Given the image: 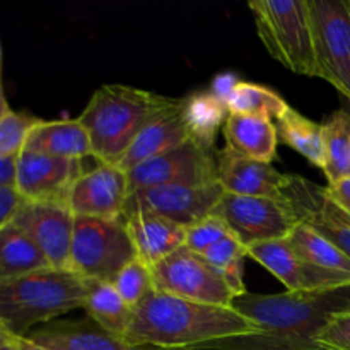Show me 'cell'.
Instances as JSON below:
<instances>
[{"label":"cell","instance_id":"6da1fadb","mask_svg":"<svg viewBox=\"0 0 350 350\" xmlns=\"http://www.w3.org/2000/svg\"><path fill=\"white\" fill-rule=\"evenodd\" d=\"M258 334L212 342L202 349L222 350H318L317 337L337 311L350 308V289L337 293L250 294L232 301Z\"/></svg>","mask_w":350,"mask_h":350},{"label":"cell","instance_id":"7a4b0ae2","mask_svg":"<svg viewBox=\"0 0 350 350\" xmlns=\"http://www.w3.org/2000/svg\"><path fill=\"white\" fill-rule=\"evenodd\" d=\"M234 308L211 306L154 289L133 310L125 340L156 349H202L212 342L256 335Z\"/></svg>","mask_w":350,"mask_h":350},{"label":"cell","instance_id":"3957f363","mask_svg":"<svg viewBox=\"0 0 350 350\" xmlns=\"http://www.w3.org/2000/svg\"><path fill=\"white\" fill-rule=\"evenodd\" d=\"M180 99L132 85L103 84L77 118L91 140L92 157L118 166L139 133Z\"/></svg>","mask_w":350,"mask_h":350},{"label":"cell","instance_id":"277c9868","mask_svg":"<svg viewBox=\"0 0 350 350\" xmlns=\"http://www.w3.org/2000/svg\"><path fill=\"white\" fill-rule=\"evenodd\" d=\"M88 280L68 269H46L0 280V321L14 337L84 308Z\"/></svg>","mask_w":350,"mask_h":350},{"label":"cell","instance_id":"5b68a950","mask_svg":"<svg viewBox=\"0 0 350 350\" xmlns=\"http://www.w3.org/2000/svg\"><path fill=\"white\" fill-rule=\"evenodd\" d=\"M248 7L270 57L294 74L317 77L308 0H255Z\"/></svg>","mask_w":350,"mask_h":350},{"label":"cell","instance_id":"8992f818","mask_svg":"<svg viewBox=\"0 0 350 350\" xmlns=\"http://www.w3.org/2000/svg\"><path fill=\"white\" fill-rule=\"evenodd\" d=\"M133 258L135 250L123 219L75 217L68 270L85 280L113 282Z\"/></svg>","mask_w":350,"mask_h":350},{"label":"cell","instance_id":"52a82bcc","mask_svg":"<svg viewBox=\"0 0 350 350\" xmlns=\"http://www.w3.org/2000/svg\"><path fill=\"white\" fill-rule=\"evenodd\" d=\"M317 77L350 103V0H308Z\"/></svg>","mask_w":350,"mask_h":350},{"label":"cell","instance_id":"ba28073f","mask_svg":"<svg viewBox=\"0 0 350 350\" xmlns=\"http://www.w3.org/2000/svg\"><path fill=\"white\" fill-rule=\"evenodd\" d=\"M214 214L246 248L256 243L287 239L297 226L284 198L246 197L226 191Z\"/></svg>","mask_w":350,"mask_h":350},{"label":"cell","instance_id":"9c48e42d","mask_svg":"<svg viewBox=\"0 0 350 350\" xmlns=\"http://www.w3.org/2000/svg\"><path fill=\"white\" fill-rule=\"evenodd\" d=\"M150 272L156 291L195 303L232 308L234 296L221 273L187 246L154 265Z\"/></svg>","mask_w":350,"mask_h":350},{"label":"cell","instance_id":"30bf717a","mask_svg":"<svg viewBox=\"0 0 350 350\" xmlns=\"http://www.w3.org/2000/svg\"><path fill=\"white\" fill-rule=\"evenodd\" d=\"M215 149L187 142L126 171L129 195L163 185H207L217 181Z\"/></svg>","mask_w":350,"mask_h":350},{"label":"cell","instance_id":"8fae6325","mask_svg":"<svg viewBox=\"0 0 350 350\" xmlns=\"http://www.w3.org/2000/svg\"><path fill=\"white\" fill-rule=\"evenodd\" d=\"M224 193L219 181L207 185H163L147 188L129 195L123 217L132 212L146 211L187 229L214 214Z\"/></svg>","mask_w":350,"mask_h":350},{"label":"cell","instance_id":"7c38bea8","mask_svg":"<svg viewBox=\"0 0 350 350\" xmlns=\"http://www.w3.org/2000/svg\"><path fill=\"white\" fill-rule=\"evenodd\" d=\"M282 198L297 222L310 226L350 258V217L328 197L325 187L287 174Z\"/></svg>","mask_w":350,"mask_h":350},{"label":"cell","instance_id":"4fadbf2b","mask_svg":"<svg viewBox=\"0 0 350 350\" xmlns=\"http://www.w3.org/2000/svg\"><path fill=\"white\" fill-rule=\"evenodd\" d=\"M129 198L126 173L113 164L98 163L84 171L67 193V207L75 217H92L116 221L123 219Z\"/></svg>","mask_w":350,"mask_h":350},{"label":"cell","instance_id":"5bb4252c","mask_svg":"<svg viewBox=\"0 0 350 350\" xmlns=\"http://www.w3.org/2000/svg\"><path fill=\"white\" fill-rule=\"evenodd\" d=\"M53 269H68L75 215L65 202H23L14 217Z\"/></svg>","mask_w":350,"mask_h":350},{"label":"cell","instance_id":"9a60e30c","mask_svg":"<svg viewBox=\"0 0 350 350\" xmlns=\"http://www.w3.org/2000/svg\"><path fill=\"white\" fill-rule=\"evenodd\" d=\"M84 173L82 161L24 149L16 161V191L24 202H65L74 181Z\"/></svg>","mask_w":350,"mask_h":350},{"label":"cell","instance_id":"2e32d148","mask_svg":"<svg viewBox=\"0 0 350 350\" xmlns=\"http://www.w3.org/2000/svg\"><path fill=\"white\" fill-rule=\"evenodd\" d=\"M27 340L48 350H159L150 345H135L109 334L85 318L75 321H50L29 332Z\"/></svg>","mask_w":350,"mask_h":350},{"label":"cell","instance_id":"e0dca14e","mask_svg":"<svg viewBox=\"0 0 350 350\" xmlns=\"http://www.w3.org/2000/svg\"><path fill=\"white\" fill-rule=\"evenodd\" d=\"M217 181L224 191L246 197L282 198L287 174L277 171L272 164L248 159L229 149L215 152Z\"/></svg>","mask_w":350,"mask_h":350},{"label":"cell","instance_id":"ac0fdd59","mask_svg":"<svg viewBox=\"0 0 350 350\" xmlns=\"http://www.w3.org/2000/svg\"><path fill=\"white\" fill-rule=\"evenodd\" d=\"M123 221L135 250V258L149 269L185 246L187 229L152 212H132Z\"/></svg>","mask_w":350,"mask_h":350},{"label":"cell","instance_id":"d6986e66","mask_svg":"<svg viewBox=\"0 0 350 350\" xmlns=\"http://www.w3.org/2000/svg\"><path fill=\"white\" fill-rule=\"evenodd\" d=\"M183 103L185 98H181L176 106L157 116L152 123H149L139 133V137L133 140L132 146L129 147L125 156L118 163L120 170L126 173L139 164L146 163V161L152 159V157L159 156V154L166 152V150L173 149V147L180 146L190 139L183 116Z\"/></svg>","mask_w":350,"mask_h":350},{"label":"cell","instance_id":"ffe728a7","mask_svg":"<svg viewBox=\"0 0 350 350\" xmlns=\"http://www.w3.org/2000/svg\"><path fill=\"white\" fill-rule=\"evenodd\" d=\"M222 133L226 149L260 163L272 164L275 161L279 137L272 120L229 113Z\"/></svg>","mask_w":350,"mask_h":350},{"label":"cell","instance_id":"44dd1931","mask_svg":"<svg viewBox=\"0 0 350 350\" xmlns=\"http://www.w3.org/2000/svg\"><path fill=\"white\" fill-rule=\"evenodd\" d=\"M24 149L74 161L92 157L91 140L79 120H41L31 130Z\"/></svg>","mask_w":350,"mask_h":350},{"label":"cell","instance_id":"7402d4cb","mask_svg":"<svg viewBox=\"0 0 350 350\" xmlns=\"http://www.w3.org/2000/svg\"><path fill=\"white\" fill-rule=\"evenodd\" d=\"M50 267L36 243L14 222L0 229V280Z\"/></svg>","mask_w":350,"mask_h":350},{"label":"cell","instance_id":"603a6c76","mask_svg":"<svg viewBox=\"0 0 350 350\" xmlns=\"http://www.w3.org/2000/svg\"><path fill=\"white\" fill-rule=\"evenodd\" d=\"M84 311L94 323L116 337H125L132 321L133 310L122 299L111 282L88 280Z\"/></svg>","mask_w":350,"mask_h":350},{"label":"cell","instance_id":"cb8c5ba5","mask_svg":"<svg viewBox=\"0 0 350 350\" xmlns=\"http://www.w3.org/2000/svg\"><path fill=\"white\" fill-rule=\"evenodd\" d=\"M229 111L211 91L193 92L187 96L183 103V116L188 135L193 142L215 149V139L221 126H224Z\"/></svg>","mask_w":350,"mask_h":350},{"label":"cell","instance_id":"d4e9b609","mask_svg":"<svg viewBox=\"0 0 350 350\" xmlns=\"http://www.w3.org/2000/svg\"><path fill=\"white\" fill-rule=\"evenodd\" d=\"M275 129L279 142L286 144L291 149L306 157L313 166L325 167V142H323V125L306 118L289 108L280 118L275 120Z\"/></svg>","mask_w":350,"mask_h":350},{"label":"cell","instance_id":"484cf974","mask_svg":"<svg viewBox=\"0 0 350 350\" xmlns=\"http://www.w3.org/2000/svg\"><path fill=\"white\" fill-rule=\"evenodd\" d=\"M248 256L265 267L275 279H279L289 293H303V260L297 256L289 239L256 243L250 246Z\"/></svg>","mask_w":350,"mask_h":350},{"label":"cell","instance_id":"4316f807","mask_svg":"<svg viewBox=\"0 0 350 350\" xmlns=\"http://www.w3.org/2000/svg\"><path fill=\"white\" fill-rule=\"evenodd\" d=\"M325 167L328 183L350 176V113L345 109L332 113L323 123Z\"/></svg>","mask_w":350,"mask_h":350},{"label":"cell","instance_id":"83f0119b","mask_svg":"<svg viewBox=\"0 0 350 350\" xmlns=\"http://www.w3.org/2000/svg\"><path fill=\"white\" fill-rule=\"evenodd\" d=\"M291 246L304 263L327 270L350 273V258L321 234L306 224L297 222L289 238Z\"/></svg>","mask_w":350,"mask_h":350},{"label":"cell","instance_id":"f1b7e54d","mask_svg":"<svg viewBox=\"0 0 350 350\" xmlns=\"http://www.w3.org/2000/svg\"><path fill=\"white\" fill-rule=\"evenodd\" d=\"M289 108L291 106L284 101L279 92L272 91L265 85L245 81L236 85L234 92L228 103L229 113L260 116V118L267 120L280 118Z\"/></svg>","mask_w":350,"mask_h":350},{"label":"cell","instance_id":"f546056e","mask_svg":"<svg viewBox=\"0 0 350 350\" xmlns=\"http://www.w3.org/2000/svg\"><path fill=\"white\" fill-rule=\"evenodd\" d=\"M113 287L122 296V299L135 310L156 287H154L152 272L146 263L133 258L129 265L123 267L113 279Z\"/></svg>","mask_w":350,"mask_h":350},{"label":"cell","instance_id":"4dcf8cb0","mask_svg":"<svg viewBox=\"0 0 350 350\" xmlns=\"http://www.w3.org/2000/svg\"><path fill=\"white\" fill-rule=\"evenodd\" d=\"M40 122V118L29 115V113L10 111L0 122V156H19L24 150V147H26V140L29 137L31 130Z\"/></svg>","mask_w":350,"mask_h":350},{"label":"cell","instance_id":"1f68e13d","mask_svg":"<svg viewBox=\"0 0 350 350\" xmlns=\"http://www.w3.org/2000/svg\"><path fill=\"white\" fill-rule=\"evenodd\" d=\"M229 234H231V231L224 224V221L219 219L215 214H211L205 219H202V221H198L197 224L187 228L185 246L190 252L202 255L205 250L211 248L212 245H215V243H219Z\"/></svg>","mask_w":350,"mask_h":350},{"label":"cell","instance_id":"d6a6232c","mask_svg":"<svg viewBox=\"0 0 350 350\" xmlns=\"http://www.w3.org/2000/svg\"><path fill=\"white\" fill-rule=\"evenodd\" d=\"M318 350H350V308L328 318L317 337Z\"/></svg>","mask_w":350,"mask_h":350},{"label":"cell","instance_id":"836d02e7","mask_svg":"<svg viewBox=\"0 0 350 350\" xmlns=\"http://www.w3.org/2000/svg\"><path fill=\"white\" fill-rule=\"evenodd\" d=\"M246 256H248V248L232 234L226 236L224 239H221V241L212 245L211 248L202 253V258L208 265L214 267L219 273L228 269V267H231L234 262H238V260L246 258Z\"/></svg>","mask_w":350,"mask_h":350},{"label":"cell","instance_id":"e575fe53","mask_svg":"<svg viewBox=\"0 0 350 350\" xmlns=\"http://www.w3.org/2000/svg\"><path fill=\"white\" fill-rule=\"evenodd\" d=\"M23 202L16 188H0V229L14 221Z\"/></svg>","mask_w":350,"mask_h":350},{"label":"cell","instance_id":"d590c367","mask_svg":"<svg viewBox=\"0 0 350 350\" xmlns=\"http://www.w3.org/2000/svg\"><path fill=\"white\" fill-rule=\"evenodd\" d=\"M239 82L241 81H239L234 74H231V72H224V74L215 75L208 91H211L212 96H215L222 105L228 106L229 99H231L232 92H234L236 85H238Z\"/></svg>","mask_w":350,"mask_h":350},{"label":"cell","instance_id":"8d00e7d4","mask_svg":"<svg viewBox=\"0 0 350 350\" xmlns=\"http://www.w3.org/2000/svg\"><path fill=\"white\" fill-rule=\"evenodd\" d=\"M325 190L328 197L350 217V176L342 178L335 183H328Z\"/></svg>","mask_w":350,"mask_h":350},{"label":"cell","instance_id":"74e56055","mask_svg":"<svg viewBox=\"0 0 350 350\" xmlns=\"http://www.w3.org/2000/svg\"><path fill=\"white\" fill-rule=\"evenodd\" d=\"M16 338L17 337H14V335L10 334L9 330H7L5 325H3L2 321H0V349L5 347V345H9V344H12V342L16 340Z\"/></svg>","mask_w":350,"mask_h":350},{"label":"cell","instance_id":"f35d334b","mask_svg":"<svg viewBox=\"0 0 350 350\" xmlns=\"http://www.w3.org/2000/svg\"><path fill=\"white\" fill-rule=\"evenodd\" d=\"M10 111H12V109H10L9 105H7V99H5V94H3V88H2V79H0V122H2Z\"/></svg>","mask_w":350,"mask_h":350},{"label":"cell","instance_id":"ab89813d","mask_svg":"<svg viewBox=\"0 0 350 350\" xmlns=\"http://www.w3.org/2000/svg\"><path fill=\"white\" fill-rule=\"evenodd\" d=\"M17 342H19V347H21V350H48V349H43V347H40V345L33 344V342H31V340H27L26 337H21V338H17Z\"/></svg>","mask_w":350,"mask_h":350},{"label":"cell","instance_id":"60d3db41","mask_svg":"<svg viewBox=\"0 0 350 350\" xmlns=\"http://www.w3.org/2000/svg\"><path fill=\"white\" fill-rule=\"evenodd\" d=\"M0 350H21V347H19V342H17V338H16V340H14L12 344L5 345V347H2Z\"/></svg>","mask_w":350,"mask_h":350},{"label":"cell","instance_id":"b9f144b4","mask_svg":"<svg viewBox=\"0 0 350 350\" xmlns=\"http://www.w3.org/2000/svg\"><path fill=\"white\" fill-rule=\"evenodd\" d=\"M0 72H2V46H0Z\"/></svg>","mask_w":350,"mask_h":350},{"label":"cell","instance_id":"7bdbcfd3","mask_svg":"<svg viewBox=\"0 0 350 350\" xmlns=\"http://www.w3.org/2000/svg\"><path fill=\"white\" fill-rule=\"evenodd\" d=\"M159 350H191V349H159Z\"/></svg>","mask_w":350,"mask_h":350}]
</instances>
